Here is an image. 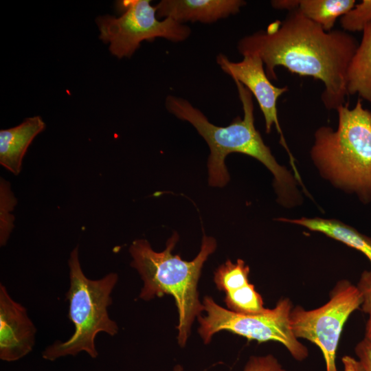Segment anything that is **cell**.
Listing matches in <instances>:
<instances>
[{"instance_id": "19", "label": "cell", "mask_w": 371, "mask_h": 371, "mask_svg": "<svg viewBox=\"0 0 371 371\" xmlns=\"http://www.w3.org/2000/svg\"><path fill=\"white\" fill-rule=\"evenodd\" d=\"M362 296L361 310L368 315L365 337L371 342V271H364L357 284Z\"/></svg>"}, {"instance_id": "18", "label": "cell", "mask_w": 371, "mask_h": 371, "mask_svg": "<svg viewBox=\"0 0 371 371\" xmlns=\"http://www.w3.org/2000/svg\"><path fill=\"white\" fill-rule=\"evenodd\" d=\"M340 22L344 31H363L364 27L371 23V0H363L355 4L341 17Z\"/></svg>"}, {"instance_id": "2", "label": "cell", "mask_w": 371, "mask_h": 371, "mask_svg": "<svg viewBox=\"0 0 371 371\" xmlns=\"http://www.w3.org/2000/svg\"><path fill=\"white\" fill-rule=\"evenodd\" d=\"M242 103L243 117H236L228 126H218L209 122L205 115L187 100L168 95L165 101L168 111L179 120L191 124L208 144V183L213 187H223L229 181L225 160L231 153L250 156L261 162L273 175V186L278 202L293 207L300 201L295 176L276 161L254 125L252 95L240 82L234 80Z\"/></svg>"}, {"instance_id": "12", "label": "cell", "mask_w": 371, "mask_h": 371, "mask_svg": "<svg viewBox=\"0 0 371 371\" xmlns=\"http://www.w3.org/2000/svg\"><path fill=\"white\" fill-rule=\"evenodd\" d=\"M45 128L40 116L27 117L20 124L0 131V164L14 175L21 172L22 160L35 137Z\"/></svg>"}, {"instance_id": "17", "label": "cell", "mask_w": 371, "mask_h": 371, "mask_svg": "<svg viewBox=\"0 0 371 371\" xmlns=\"http://www.w3.org/2000/svg\"><path fill=\"white\" fill-rule=\"evenodd\" d=\"M249 267L243 260L235 263L227 260L215 271L214 281L219 291L227 293L249 284Z\"/></svg>"}, {"instance_id": "8", "label": "cell", "mask_w": 371, "mask_h": 371, "mask_svg": "<svg viewBox=\"0 0 371 371\" xmlns=\"http://www.w3.org/2000/svg\"><path fill=\"white\" fill-rule=\"evenodd\" d=\"M361 304L362 296L357 286L341 280L323 306L313 310H305L300 306L293 307L290 322L294 335L298 339H307L320 349L326 371H337L336 354L341 331L350 315Z\"/></svg>"}, {"instance_id": "14", "label": "cell", "mask_w": 371, "mask_h": 371, "mask_svg": "<svg viewBox=\"0 0 371 371\" xmlns=\"http://www.w3.org/2000/svg\"><path fill=\"white\" fill-rule=\"evenodd\" d=\"M363 36L346 73L349 95L358 94L371 103V23L363 30Z\"/></svg>"}, {"instance_id": "23", "label": "cell", "mask_w": 371, "mask_h": 371, "mask_svg": "<svg viewBox=\"0 0 371 371\" xmlns=\"http://www.w3.org/2000/svg\"><path fill=\"white\" fill-rule=\"evenodd\" d=\"M174 371H183V370L180 365H177L174 368Z\"/></svg>"}, {"instance_id": "5", "label": "cell", "mask_w": 371, "mask_h": 371, "mask_svg": "<svg viewBox=\"0 0 371 371\" xmlns=\"http://www.w3.org/2000/svg\"><path fill=\"white\" fill-rule=\"evenodd\" d=\"M69 288L66 293L69 302L68 317L74 326V333L65 341H56L43 351V358L49 361L84 351L96 358V335L104 332L114 336L118 326L108 313L112 304L111 293L118 276L110 273L99 280H91L84 274L78 257V247L71 252L68 260Z\"/></svg>"}, {"instance_id": "22", "label": "cell", "mask_w": 371, "mask_h": 371, "mask_svg": "<svg viewBox=\"0 0 371 371\" xmlns=\"http://www.w3.org/2000/svg\"><path fill=\"white\" fill-rule=\"evenodd\" d=\"M344 371H366L359 359L345 355L341 359Z\"/></svg>"}, {"instance_id": "4", "label": "cell", "mask_w": 371, "mask_h": 371, "mask_svg": "<svg viewBox=\"0 0 371 371\" xmlns=\"http://www.w3.org/2000/svg\"><path fill=\"white\" fill-rule=\"evenodd\" d=\"M336 130L321 126L311 156L320 174L335 186L371 201V111L359 99L352 109L339 106Z\"/></svg>"}, {"instance_id": "16", "label": "cell", "mask_w": 371, "mask_h": 371, "mask_svg": "<svg viewBox=\"0 0 371 371\" xmlns=\"http://www.w3.org/2000/svg\"><path fill=\"white\" fill-rule=\"evenodd\" d=\"M225 302L228 310L243 315H256L267 309L264 307L262 296L251 283L225 293Z\"/></svg>"}, {"instance_id": "21", "label": "cell", "mask_w": 371, "mask_h": 371, "mask_svg": "<svg viewBox=\"0 0 371 371\" xmlns=\"http://www.w3.org/2000/svg\"><path fill=\"white\" fill-rule=\"evenodd\" d=\"M355 351L365 370L371 371V342L363 338L356 345Z\"/></svg>"}, {"instance_id": "1", "label": "cell", "mask_w": 371, "mask_h": 371, "mask_svg": "<svg viewBox=\"0 0 371 371\" xmlns=\"http://www.w3.org/2000/svg\"><path fill=\"white\" fill-rule=\"evenodd\" d=\"M358 45L347 32H326L295 8L265 30L242 38L237 49L243 56L258 54L269 79H277L275 69L280 66L293 74L322 81V101L327 109L336 110L346 103V73Z\"/></svg>"}, {"instance_id": "7", "label": "cell", "mask_w": 371, "mask_h": 371, "mask_svg": "<svg viewBox=\"0 0 371 371\" xmlns=\"http://www.w3.org/2000/svg\"><path fill=\"white\" fill-rule=\"evenodd\" d=\"M149 0H122L116 5L122 14L98 16L95 21L99 27L100 38L109 43L111 53L122 58H130L142 41H153L163 38L178 43L186 40L191 29L169 18L159 20L156 6Z\"/></svg>"}, {"instance_id": "15", "label": "cell", "mask_w": 371, "mask_h": 371, "mask_svg": "<svg viewBox=\"0 0 371 371\" xmlns=\"http://www.w3.org/2000/svg\"><path fill=\"white\" fill-rule=\"evenodd\" d=\"M355 0H297V8L306 17L330 32L336 20L347 14Z\"/></svg>"}, {"instance_id": "6", "label": "cell", "mask_w": 371, "mask_h": 371, "mask_svg": "<svg viewBox=\"0 0 371 371\" xmlns=\"http://www.w3.org/2000/svg\"><path fill=\"white\" fill-rule=\"evenodd\" d=\"M203 304L206 315L198 317V331L205 344H208L215 333L226 330L249 341L279 342L299 361L308 356V348L291 329L290 314L293 306L288 297L280 300L273 308L256 315L232 312L217 304L210 296L204 297Z\"/></svg>"}, {"instance_id": "11", "label": "cell", "mask_w": 371, "mask_h": 371, "mask_svg": "<svg viewBox=\"0 0 371 371\" xmlns=\"http://www.w3.org/2000/svg\"><path fill=\"white\" fill-rule=\"evenodd\" d=\"M245 4L243 0H162L155 6L158 19L211 23L238 13Z\"/></svg>"}, {"instance_id": "9", "label": "cell", "mask_w": 371, "mask_h": 371, "mask_svg": "<svg viewBox=\"0 0 371 371\" xmlns=\"http://www.w3.org/2000/svg\"><path fill=\"white\" fill-rule=\"evenodd\" d=\"M216 63L225 74L234 80L240 82L256 98L265 118L266 133H270L272 126H275L280 135V144L289 155L294 176L297 179H300L278 117L277 100L288 91V87H278L271 83L264 68V63L258 54H247L243 56L241 61L232 62L225 55L219 54Z\"/></svg>"}, {"instance_id": "10", "label": "cell", "mask_w": 371, "mask_h": 371, "mask_svg": "<svg viewBox=\"0 0 371 371\" xmlns=\"http://www.w3.org/2000/svg\"><path fill=\"white\" fill-rule=\"evenodd\" d=\"M36 329L27 311L0 285V359L11 362L32 350Z\"/></svg>"}, {"instance_id": "20", "label": "cell", "mask_w": 371, "mask_h": 371, "mask_svg": "<svg viewBox=\"0 0 371 371\" xmlns=\"http://www.w3.org/2000/svg\"><path fill=\"white\" fill-rule=\"evenodd\" d=\"M244 371H286L271 355L252 356L247 362Z\"/></svg>"}, {"instance_id": "3", "label": "cell", "mask_w": 371, "mask_h": 371, "mask_svg": "<svg viewBox=\"0 0 371 371\" xmlns=\"http://www.w3.org/2000/svg\"><path fill=\"white\" fill-rule=\"evenodd\" d=\"M178 240L179 235L175 232L167 240L166 249L160 252L154 251L146 240H135L129 252L133 258L131 265L144 282L139 298L148 301L165 294L175 298L179 313L177 340L183 347L194 318L204 311L199 300L197 284L203 264L215 251L216 242L214 238L203 235L199 253L192 260L186 261L172 254Z\"/></svg>"}, {"instance_id": "13", "label": "cell", "mask_w": 371, "mask_h": 371, "mask_svg": "<svg viewBox=\"0 0 371 371\" xmlns=\"http://www.w3.org/2000/svg\"><path fill=\"white\" fill-rule=\"evenodd\" d=\"M279 221L302 226L311 231L320 232L324 235L361 252L371 264V237L357 229L336 219L322 218H279Z\"/></svg>"}]
</instances>
